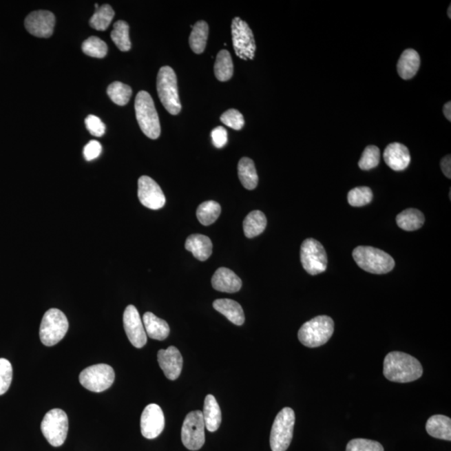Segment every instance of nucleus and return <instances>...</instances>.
I'll use <instances>...</instances> for the list:
<instances>
[{
    "mask_svg": "<svg viewBox=\"0 0 451 451\" xmlns=\"http://www.w3.org/2000/svg\"><path fill=\"white\" fill-rule=\"evenodd\" d=\"M421 364L417 359L403 352H390L384 360V375L390 381L410 383L421 378Z\"/></svg>",
    "mask_w": 451,
    "mask_h": 451,
    "instance_id": "1",
    "label": "nucleus"
},
{
    "mask_svg": "<svg viewBox=\"0 0 451 451\" xmlns=\"http://www.w3.org/2000/svg\"><path fill=\"white\" fill-rule=\"evenodd\" d=\"M353 258L360 269L374 274L390 273L395 266L390 254L373 247H358L353 252Z\"/></svg>",
    "mask_w": 451,
    "mask_h": 451,
    "instance_id": "2",
    "label": "nucleus"
},
{
    "mask_svg": "<svg viewBox=\"0 0 451 451\" xmlns=\"http://www.w3.org/2000/svg\"><path fill=\"white\" fill-rule=\"evenodd\" d=\"M135 111L136 120L144 134L150 139H158L160 135V125L158 114L150 94L145 90L137 94Z\"/></svg>",
    "mask_w": 451,
    "mask_h": 451,
    "instance_id": "3",
    "label": "nucleus"
},
{
    "mask_svg": "<svg viewBox=\"0 0 451 451\" xmlns=\"http://www.w3.org/2000/svg\"><path fill=\"white\" fill-rule=\"evenodd\" d=\"M335 331V323L331 317L322 315L306 322L297 336L302 344L308 348H317L331 339Z\"/></svg>",
    "mask_w": 451,
    "mask_h": 451,
    "instance_id": "4",
    "label": "nucleus"
},
{
    "mask_svg": "<svg viewBox=\"0 0 451 451\" xmlns=\"http://www.w3.org/2000/svg\"><path fill=\"white\" fill-rule=\"evenodd\" d=\"M156 88L165 109L171 115H178L182 109V104L178 93V78L174 70L170 66H163L160 69Z\"/></svg>",
    "mask_w": 451,
    "mask_h": 451,
    "instance_id": "5",
    "label": "nucleus"
},
{
    "mask_svg": "<svg viewBox=\"0 0 451 451\" xmlns=\"http://www.w3.org/2000/svg\"><path fill=\"white\" fill-rule=\"evenodd\" d=\"M295 414L291 408L285 407L274 419L270 434V446L273 451H286L293 437Z\"/></svg>",
    "mask_w": 451,
    "mask_h": 451,
    "instance_id": "6",
    "label": "nucleus"
},
{
    "mask_svg": "<svg viewBox=\"0 0 451 451\" xmlns=\"http://www.w3.org/2000/svg\"><path fill=\"white\" fill-rule=\"evenodd\" d=\"M69 328V322L64 313L57 308H50L43 317L40 338L45 346H54L64 337Z\"/></svg>",
    "mask_w": 451,
    "mask_h": 451,
    "instance_id": "7",
    "label": "nucleus"
},
{
    "mask_svg": "<svg viewBox=\"0 0 451 451\" xmlns=\"http://www.w3.org/2000/svg\"><path fill=\"white\" fill-rule=\"evenodd\" d=\"M69 421L67 415L61 409L51 410L41 423V430L45 438L54 447L61 446L67 437Z\"/></svg>",
    "mask_w": 451,
    "mask_h": 451,
    "instance_id": "8",
    "label": "nucleus"
},
{
    "mask_svg": "<svg viewBox=\"0 0 451 451\" xmlns=\"http://www.w3.org/2000/svg\"><path fill=\"white\" fill-rule=\"evenodd\" d=\"M302 265L311 275L325 272L328 266L326 251L319 241L308 238L302 243L300 249Z\"/></svg>",
    "mask_w": 451,
    "mask_h": 451,
    "instance_id": "9",
    "label": "nucleus"
},
{
    "mask_svg": "<svg viewBox=\"0 0 451 451\" xmlns=\"http://www.w3.org/2000/svg\"><path fill=\"white\" fill-rule=\"evenodd\" d=\"M81 386L90 391L101 393L109 389L115 380V371L108 364H100L85 368L79 376Z\"/></svg>",
    "mask_w": 451,
    "mask_h": 451,
    "instance_id": "10",
    "label": "nucleus"
},
{
    "mask_svg": "<svg viewBox=\"0 0 451 451\" xmlns=\"http://www.w3.org/2000/svg\"><path fill=\"white\" fill-rule=\"evenodd\" d=\"M231 35L235 53L242 60H253L256 43L253 33L248 23L239 17L233 19L231 22Z\"/></svg>",
    "mask_w": 451,
    "mask_h": 451,
    "instance_id": "11",
    "label": "nucleus"
},
{
    "mask_svg": "<svg viewBox=\"0 0 451 451\" xmlns=\"http://www.w3.org/2000/svg\"><path fill=\"white\" fill-rule=\"evenodd\" d=\"M205 423L202 412L191 411L184 419L182 428V441L184 446L190 450H198L205 444Z\"/></svg>",
    "mask_w": 451,
    "mask_h": 451,
    "instance_id": "12",
    "label": "nucleus"
},
{
    "mask_svg": "<svg viewBox=\"0 0 451 451\" xmlns=\"http://www.w3.org/2000/svg\"><path fill=\"white\" fill-rule=\"evenodd\" d=\"M123 324L125 333L133 346L141 348L147 344V335L140 313L134 305H129L124 312Z\"/></svg>",
    "mask_w": 451,
    "mask_h": 451,
    "instance_id": "13",
    "label": "nucleus"
},
{
    "mask_svg": "<svg viewBox=\"0 0 451 451\" xmlns=\"http://www.w3.org/2000/svg\"><path fill=\"white\" fill-rule=\"evenodd\" d=\"M138 198L144 207L151 210L162 209L166 204V197L158 183L147 176L138 180Z\"/></svg>",
    "mask_w": 451,
    "mask_h": 451,
    "instance_id": "14",
    "label": "nucleus"
},
{
    "mask_svg": "<svg viewBox=\"0 0 451 451\" xmlns=\"http://www.w3.org/2000/svg\"><path fill=\"white\" fill-rule=\"evenodd\" d=\"M165 427V417L162 408L151 403L145 408L140 417V430L145 438L152 440L162 434Z\"/></svg>",
    "mask_w": 451,
    "mask_h": 451,
    "instance_id": "15",
    "label": "nucleus"
},
{
    "mask_svg": "<svg viewBox=\"0 0 451 451\" xmlns=\"http://www.w3.org/2000/svg\"><path fill=\"white\" fill-rule=\"evenodd\" d=\"M56 17L46 10L34 11L26 17L25 25L28 32L34 36L49 38L53 34Z\"/></svg>",
    "mask_w": 451,
    "mask_h": 451,
    "instance_id": "16",
    "label": "nucleus"
},
{
    "mask_svg": "<svg viewBox=\"0 0 451 451\" xmlns=\"http://www.w3.org/2000/svg\"><path fill=\"white\" fill-rule=\"evenodd\" d=\"M158 359L160 368L168 379L176 380L179 377L182 370L183 359L178 348L170 346L167 350H159Z\"/></svg>",
    "mask_w": 451,
    "mask_h": 451,
    "instance_id": "17",
    "label": "nucleus"
},
{
    "mask_svg": "<svg viewBox=\"0 0 451 451\" xmlns=\"http://www.w3.org/2000/svg\"><path fill=\"white\" fill-rule=\"evenodd\" d=\"M384 160L392 170H406L410 163L409 149L401 143H391L384 151Z\"/></svg>",
    "mask_w": 451,
    "mask_h": 451,
    "instance_id": "18",
    "label": "nucleus"
},
{
    "mask_svg": "<svg viewBox=\"0 0 451 451\" xmlns=\"http://www.w3.org/2000/svg\"><path fill=\"white\" fill-rule=\"evenodd\" d=\"M211 285L217 291L234 293L241 289L242 282L241 278L233 271L220 268L216 271L211 277Z\"/></svg>",
    "mask_w": 451,
    "mask_h": 451,
    "instance_id": "19",
    "label": "nucleus"
},
{
    "mask_svg": "<svg viewBox=\"0 0 451 451\" xmlns=\"http://www.w3.org/2000/svg\"><path fill=\"white\" fill-rule=\"evenodd\" d=\"M185 249L198 260L206 261L213 253V242L205 235L192 234L187 239Z\"/></svg>",
    "mask_w": 451,
    "mask_h": 451,
    "instance_id": "20",
    "label": "nucleus"
},
{
    "mask_svg": "<svg viewBox=\"0 0 451 451\" xmlns=\"http://www.w3.org/2000/svg\"><path fill=\"white\" fill-rule=\"evenodd\" d=\"M421 66V57L417 50L407 49L399 58L397 70L403 80H410L417 74Z\"/></svg>",
    "mask_w": 451,
    "mask_h": 451,
    "instance_id": "21",
    "label": "nucleus"
},
{
    "mask_svg": "<svg viewBox=\"0 0 451 451\" xmlns=\"http://www.w3.org/2000/svg\"><path fill=\"white\" fill-rule=\"evenodd\" d=\"M143 324L147 335L155 340H164L169 336L170 327L166 321L147 312L143 316Z\"/></svg>",
    "mask_w": 451,
    "mask_h": 451,
    "instance_id": "22",
    "label": "nucleus"
},
{
    "mask_svg": "<svg viewBox=\"0 0 451 451\" xmlns=\"http://www.w3.org/2000/svg\"><path fill=\"white\" fill-rule=\"evenodd\" d=\"M202 415L207 430L210 432L217 431L221 426L222 412L213 395H209L205 398Z\"/></svg>",
    "mask_w": 451,
    "mask_h": 451,
    "instance_id": "23",
    "label": "nucleus"
},
{
    "mask_svg": "<svg viewBox=\"0 0 451 451\" xmlns=\"http://www.w3.org/2000/svg\"><path fill=\"white\" fill-rule=\"evenodd\" d=\"M213 308L235 325L241 326L244 323V312L242 306L236 301L227 299L217 300L214 301Z\"/></svg>",
    "mask_w": 451,
    "mask_h": 451,
    "instance_id": "24",
    "label": "nucleus"
},
{
    "mask_svg": "<svg viewBox=\"0 0 451 451\" xmlns=\"http://www.w3.org/2000/svg\"><path fill=\"white\" fill-rule=\"evenodd\" d=\"M426 428L430 437L451 441V419L445 415H433L427 421Z\"/></svg>",
    "mask_w": 451,
    "mask_h": 451,
    "instance_id": "25",
    "label": "nucleus"
},
{
    "mask_svg": "<svg viewBox=\"0 0 451 451\" xmlns=\"http://www.w3.org/2000/svg\"><path fill=\"white\" fill-rule=\"evenodd\" d=\"M238 171L239 179L246 189L253 190L257 187L258 176L253 160L242 158L239 160Z\"/></svg>",
    "mask_w": 451,
    "mask_h": 451,
    "instance_id": "26",
    "label": "nucleus"
},
{
    "mask_svg": "<svg viewBox=\"0 0 451 451\" xmlns=\"http://www.w3.org/2000/svg\"><path fill=\"white\" fill-rule=\"evenodd\" d=\"M266 227V218L261 211H253L243 221V231L248 238H253L264 233Z\"/></svg>",
    "mask_w": 451,
    "mask_h": 451,
    "instance_id": "27",
    "label": "nucleus"
},
{
    "mask_svg": "<svg viewBox=\"0 0 451 451\" xmlns=\"http://www.w3.org/2000/svg\"><path fill=\"white\" fill-rule=\"evenodd\" d=\"M425 216L421 211L409 209L401 211L396 218V222L401 229L412 231L421 229L425 223Z\"/></svg>",
    "mask_w": 451,
    "mask_h": 451,
    "instance_id": "28",
    "label": "nucleus"
},
{
    "mask_svg": "<svg viewBox=\"0 0 451 451\" xmlns=\"http://www.w3.org/2000/svg\"><path fill=\"white\" fill-rule=\"evenodd\" d=\"M209 27L205 21H198L192 27L189 38L191 49L196 54H202L207 46Z\"/></svg>",
    "mask_w": 451,
    "mask_h": 451,
    "instance_id": "29",
    "label": "nucleus"
},
{
    "mask_svg": "<svg viewBox=\"0 0 451 451\" xmlns=\"http://www.w3.org/2000/svg\"><path fill=\"white\" fill-rule=\"evenodd\" d=\"M214 73L217 79L227 81L233 76V62L229 51L222 50L218 54L214 65Z\"/></svg>",
    "mask_w": 451,
    "mask_h": 451,
    "instance_id": "30",
    "label": "nucleus"
},
{
    "mask_svg": "<svg viewBox=\"0 0 451 451\" xmlns=\"http://www.w3.org/2000/svg\"><path fill=\"white\" fill-rule=\"evenodd\" d=\"M129 31H130V27L127 22L119 21L114 23L111 34L112 40L115 43L117 48L123 52H127L132 48Z\"/></svg>",
    "mask_w": 451,
    "mask_h": 451,
    "instance_id": "31",
    "label": "nucleus"
},
{
    "mask_svg": "<svg viewBox=\"0 0 451 451\" xmlns=\"http://www.w3.org/2000/svg\"><path fill=\"white\" fill-rule=\"evenodd\" d=\"M221 206L215 201H207L200 204L197 210L198 221L204 226L213 224L221 214Z\"/></svg>",
    "mask_w": 451,
    "mask_h": 451,
    "instance_id": "32",
    "label": "nucleus"
},
{
    "mask_svg": "<svg viewBox=\"0 0 451 451\" xmlns=\"http://www.w3.org/2000/svg\"><path fill=\"white\" fill-rule=\"evenodd\" d=\"M114 17H115V12L111 6H102L92 15L90 21V25L96 30H107L111 25Z\"/></svg>",
    "mask_w": 451,
    "mask_h": 451,
    "instance_id": "33",
    "label": "nucleus"
},
{
    "mask_svg": "<svg viewBox=\"0 0 451 451\" xmlns=\"http://www.w3.org/2000/svg\"><path fill=\"white\" fill-rule=\"evenodd\" d=\"M107 94L114 103L123 107L130 101L132 89L131 86L116 81L108 86Z\"/></svg>",
    "mask_w": 451,
    "mask_h": 451,
    "instance_id": "34",
    "label": "nucleus"
},
{
    "mask_svg": "<svg viewBox=\"0 0 451 451\" xmlns=\"http://www.w3.org/2000/svg\"><path fill=\"white\" fill-rule=\"evenodd\" d=\"M82 50L90 57L102 59L107 56L108 47L100 38L92 36L84 41Z\"/></svg>",
    "mask_w": 451,
    "mask_h": 451,
    "instance_id": "35",
    "label": "nucleus"
},
{
    "mask_svg": "<svg viewBox=\"0 0 451 451\" xmlns=\"http://www.w3.org/2000/svg\"><path fill=\"white\" fill-rule=\"evenodd\" d=\"M373 200V191L370 187H359L352 189L348 194V202L352 207H364Z\"/></svg>",
    "mask_w": 451,
    "mask_h": 451,
    "instance_id": "36",
    "label": "nucleus"
},
{
    "mask_svg": "<svg viewBox=\"0 0 451 451\" xmlns=\"http://www.w3.org/2000/svg\"><path fill=\"white\" fill-rule=\"evenodd\" d=\"M379 162V149L375 146H368L364 149L363 154L361 156L359 167L361 170L368 171L378 167Z\"/></svg>",
    "mask_w": 451,
    "mask_h": 451,
    "instance_id": "37",
    "label": "nucleus"
},
{
    "mask_svg": "<svg viewBox=\"0 0 451 451\" xmlns=\"http://www.w3.org/2000/svg\"><path fill=\"white\" fill-rule=\"evenodd\" d=\"M13 378V368L9 360L0 359V395L6 394Z\"/></svg>",
    "mask_w": 451,
    "mask_h": 451,
    "instance_id": "38",
    "label": "nucleus"
},
{
    "mask_svg": "<svg viewBox=\"0 0 451 451\" xmlns=\"http://www.w3.org/2000/svg\"><path fill=\"white\" fill-rule=\"evenodd\" d=\"M346 451H384L380 443L366 439H355L348 443Z\"/></svg>",
    "mask_w": 451,
    "mask_h": 451,
    "instance_id": "39",
    "label": "nucleus"
},
{
    "mask_svg": "<svg viewBox=\"0 0 451 451\" xmlns=\"http://www.w3.org/2000/svg\"><path fill=\"white\" fill-rule=\"evenodd\" d=\"M221 121L233 130L240 131L244 127L245 120L241 112L235 109H230L223 113L221 116Z\"/></svg>",
    "mask_w": 451,
    "mask_h": 451,
    "instance_id": "40",
    "label": "nucleus"
},
{
    "mask_svg": "<svg viewBox=\"0 0 451 451\" xmlns=\"http://www.w3.org/2000/svg\"><path fill=\"white\" fill-rule=\"evenodd\" d=\"M85 125L87 130L94 136L101 137L105 134V127L102 120L96 116L86 117Z\"/></svg>",
    "mask_w": 451,
    "mask_h": 451,
    "instance_id": "41",
    "label": "nucleus"
},
{
    "mask_svg": "<svg viewBox=\"0 0 451 451\" xmlns=\"http://www.w3.org/2000/svg\"><path fill=\"white\" fill-rule=\"evenodd\" d=\"M102 147L99 141L90 140L84 148V156L86 160H95L101 155Z\"/></svg>",
    "mask_w": 451,
    "mask_h": 451,
    "instance_id": "42",
    "label": "nucleus"
},
{
    "mask_svg": "<svg viewBox=\"0 0 451 451\" xmlns=\"http://www.w3.org/2000/svg\"><path fill=\"white\" fill-rule=\"evenodd\" d=\"M211 140L215 147L222 148L227 143V132L224 127H218L211 132Z\"/></svg>",
    "mask_w": 451,
    "mask_h": 451,
    "instance_id": "43",
    "label": "nucleus"
},
{
    "mask_svg": "<svg viewBox=\"0 0 451 451\" xmlns=\"http://www.w3.org/2000/svg\"><path fill=\"white\" fill-rule=\"evenodd\" d=\"M441 167L443 171V174L446 176L447 178H451V158L450 155L445 156L444 158L441 160Z\"/></svg>",
    "mask_w": 451,
    "mask_h": 451,
    "instance_id": "44",
    "label": "nucleus"
},
{
    "mask_svg": "<svg viewBox=\"0 0 451 451\" xmlns=\"http://www.w3.org/2000/svg\"><path fill=\"white\" fill-rule=\"evenodd\" d=\"M443 112H444L445 118L449 121H450L451 120V102L450 101L447 102V103L444 105V108H443Z\"/></svg>",
    "mask_w": 451,
    "mask_h": 451,
    "instance_id": "45",
    "label": "nucleus"
},
{
    "mask_svg": "<svg viewBox=\"0 0 451 451\" xmlns=\"http://www.w3.org/2000/svg\"><path fill=\"white\" fill-rule=\"evenodd\" d=\"M447 14H448V17L450 19H451V6H449L448 11H447Z\"/></svg>",
    "mask_w": 451,
    "mask_h": 451,
    "instance_id": "46",
    "label": "nucleus"
}]
</instances>
